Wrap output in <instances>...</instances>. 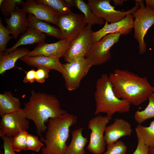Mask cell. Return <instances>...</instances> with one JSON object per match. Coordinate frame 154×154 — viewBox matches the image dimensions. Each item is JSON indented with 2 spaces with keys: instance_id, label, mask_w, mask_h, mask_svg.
Returning <instances> with one entry per match:
<instances>
[{
  "instance_id": "6da1fadb",
  "label": "cell",
  "mask_w": 154,
  "mask_h": 154,
  "mask_svg": "<svg viewBox=\"0 0 154 154\" xmlns=\"http://www.w3.org/2000/svg\"><path fill=\"white\" fill-rule=\"evenodd\" d=\"M109 77L116 96L131 104L139 106L154 93V86L146 77H140L128 70L116 69Z\"/></svg>"
},
{
  "instance_id": "7a4b0ae2",
  "label": "cell",
  "mask_w": 154,
  "mask_h": 154,
  "mask_svg": "<svg viewBox=\"0 0 154 154\" xmlns=\"http://www.w3.org/2000/svg\"><path fill=\"white\" fill-rule=\"evenodd\" d=\"M23 110L26 117L34 122L37 134L40 136L46 131L45 124L50 119L67 113L61 108L59 100L54 95L34 90L31 91L29 101L25 103Z\"/></svg>"
},
{
  "instance_id": "3957f363",
  "label": "cell",
  "mask_w": 154,
  "mask_h": 154,
  "mask_svg": "<svg viewBox=\"0 0 154 154\" xmlns=\"http://www.w3.org/2000/svg\"><path fill=\"white\" fill-rule=\"evenodd\" d=\"M77 119L76 116L68 113L50 119L44 137L40 139L45 145L41 154H65L70 128L76 124Z\"/></svg>"
},
{
  "instance_id": "277c9868",
  "label": "cell",
  "mask_w": 154,
  "mask_h": 154,
  "mask_svg": "<svg viewBox=\"0 0 154 154\" xmlns=\"http://www.w3.org/2000/svg\"><path fill=\"white\" fill-rule=\"evenodd\" d=\"M94 99V115L105 113L110 120L116 113H126L130 110L131 104L115 95L109 76L106 74H102L96 81Z\"/></svg>"
},
{
  "instance_id": "5b68a950",
  "label": "cell",
  "mask_w": 154,
  "mask_h": 154,
  "mask_svg": "<svg viewBox=\"0 0 154 154\" xmlns=\"http://www.w3.org/2000/svg\"><path fill=\"white\" fill-rule=\"evenodd\" d=\"M139 8L132 14L134 18L133 24L134 38L137 41L139 52L144 54L146 51L144 37L149 29L154 24V11L146 8L143 0H136Z\"/></svg>"
},
{
  "instance_id": "8992f818",
  "label": "cell",
  "mask_w": 154,
  "mask_h": 154,
  "mask_svg": "<svg viewBox=\"0 0 154 154\" xmlns=\"http://www.w3.org/2000/svg\"><path fill=\"white\" fill-rule=\"evenodd\" d=\"M62 74L66 86L69 91L77 89L83 78L86 76L92 65L86 57H78L70 62L63 64Z\"/></svg>"
},
{
  "instance_id": "52a82bcc",
  "label": "cell",
  "mask_w": 154,
  "mask_h": 154,
  "mask_svg": "<svg viewBox=\"0 0 154 154\" xmlns=\"http://www.w3.org/2000/svg\"><path fill=\"white\" fill-rule=\"evenodd\" d=\"M110 0H88V4L93 13L98 17L110 23L121 20L129 14H132L139 8V3L135 1V6L125 11L116 10L110 4Z\"/></svg>"
},
{
  "instance_id": "ba28073f",
  "label": "cell",
  "mask_w": 154,
  "mask_h": 154,
  "mask_svg": "<svg viewBox=\"0 0 154 154\" xmlns=\"http://www.w3.org/2000/svg\"><path fill=\"white\" fill-rule=\"evenodd\" d=\"M110 121L106 116L99 115L90 119L88 127L91 131L88 151L93 154H102L105 150L106 145L104 139L105 131Z\"/></svg>"
},
{
  "instance_id": "9c48e42d",
  "label": "cell",
  "mask_w": 154,
  "mask_h": 154,
  "mask_svg": "<svg viewBox=\"0 0 154 154\" xmlns=\"http://www.w3.org/2000/svg\"><path fill=\"white\" fill-rule=\"evenodd\" d=\"M92 26L87 24L78 36L70 43L64 57L70 62L79 57H86L93 45Z\"/></svg>"
},
{
  "instance_id": "30bf717a",
  "label": "cell",
  "mask_w": 154,
  "mask_h": 154,
  "mask_svg": "<svg viewBox=\"0 0 154 154\" xmlns=\"http://www.w3.org/2000/svg\"><path fill=\"white\" fill-rule=\"evenodd\" d=\"M121 35L119 33L108 34L98 42L94 43L86 57L92 66L102 65L110 59V48L118 42Z\"/></svg>"
},
{
  "instance_id": "8fae6325",
  "label": "cell",
  "mask_w": 154,
  "mask_h": 154,
  "mask_svg": "<svg viewBox=\"0 0 154 154\" xmlns=\"http://www.w3.org/2000/svg\"><path fill=\"white\" fill-rule=\"evenodd\" d=\"M29 121L26 117L23 109L1 117L0 123V137H13L21 131H27Z\"/></svg>"
},
{
  "instance_id": "7c38bea8",
  "label": "cell",
  "mask_w": 154,
  "mask_h": 154,
  "mask_svg": "<svg viewBox=\"0 0 154 154\" xmlns=\"http://www.w3.org/2000/svg\"><path fill=\"white\" fill-rule=\"evenodd\" d=\"M86 24L83 15L72 12L60 17L58 26L64 38L71 42L78 36Z\"/></svg>"
},
{
  "instance_id": "4fadbf2b",
  "label": "cell",
  "mask_w": 154,
  "mask_h": 154,
  "mask_svg": "<svg viewBox=\"0 0 154 154\" xmlns=\"http://www.w3.org/2000/svg\"><path fill=\"white\" fill-rule=\"evenodd\" d=\"M133 22L132 14L127 15L123 19L117 22L108 24L106 22L102 28L92 32L93 43L98 42L109 34L119 33L123 35H128L131 32L133 29Z\"/></svg>"
},
{
  "instance_id": "5bb4252c",
  "label": "cell",
  "mask_w": 154,
  "mask_h": 154,
  "mask_svg": "<svg viewBox=\"0 0 154 154\" xmlns=\"http://www.w3.org/2000/svg\"><path fill=\"white\" fill-rule=\"evenodd\" d=\"M70 42L64 38L52 43H47L43 42L38 44L34 50L30 51L26 56H43L60 58L64 57Z\"/></svg>"
},
{
  "instance_id": "9a60e30c",
  "label": "cell",
  "mask_w": 154,
  "mask_h": 154,
  "mask_svg": "<svg viewBox=\"0 0 154 154\" xmlns=\"http://www.w3.org/2000/svg\"><path fill=\"white\" fill-rule=\"evenodd\" d=\"M22 8L27 13L33 15L37 19L58 26L60 16L48 7L37 3L36 0L24 1Z\"/></svg>"
},
{
  "instance_id": "2e32d148",
  "label": "cell",
  "mask_w": 154,
  "mask_h": 154,
  "mask_svg": "<svg viewBox=\"0 0 154 154\" xmlns=\"http://www.w3.org/2000/svg\"><path fill=\"white\" fill-rule=\"evenodd\" d=\"M133 129L131 125L124 119L116 118L111 124L107 126L104 139L107 145L115 143L121 138L130 136Z\"/></svg>"
},
{
  "instance_id": "e0dca14e",
  "label": "cell",
  "mask_w": 154,
  "mask_h": 154,
  "mask_svg": "<svg viewBox=\"0 0 154 154\" xmlns=\"http://www.w3.org/2000/svg\"><path fill=\"white\" fill-rule=\"evenodd\" d=\"M27 14L22 8L17 6L9 17L5 18L6 27L15 39H17L19 35L23 34L28 29Z\"/></svg>"
},
{
  "instance_id": "ac0fdd59",
  "label": "cell",
  "mask_w": 154,
  "mask_h": 154,
  "mask_svg": "<svg viewBox=\"0 0 154 154\" xmlns=\"http://www.w3.org/2000/svg\"><path fill=\"white\" fill-rule=\"evenodd\" d=\"M21 60L28 66L38 68H42L49 70L57 71L62 74L64 69L63 64L59 58L43 56H26L21 58Z\"/></svg>"
},
{
  "instance_id": "d6986e66",
  "label": "cell",
  "mask_w": 154,
  "mask_h": 154,
  "mask_svg": "<svg viewBox=\"0 0 154 154\" xmlns=\"http://www.w3.org/2000/svg\"><path fill=\"white\" fill-rule=\"evenodd\" d=\"M27 18L28 27L58 39H64L59 29L51 25L47 22L37 19L30 13H28Z\"/></svg>"
},
{
  "instance_id": "ffe728a7",
  "label": "cell",
  "mask_w": 154,
  "mask_h": 154,
  "mask_svg": "<svg viewBox=\"0 0 154 154\" xmlns=\"http://www.w3.org/2000/svg\"><path fill=\"white\" fill-rule=\"evenodd\" d=\"M46 39V34L39 33L28 27L27 30L21 36L17 42L11 48H6L5 51L1 54H8L21 45L38 44L44 42Z\"/></svg>"
},
{
  "instance_id": "44dd1931",
  "label": "cell",
  "mask_w": 154,
  "mask_h": 154,
  "mask_svg": "<svg viewBox=\"0 0 154 154\" xmlns=\"http://www.w3.org/2000/svg\"><path fill=\"white\" fill-rule=\"evenodd\" d=\"M30 51L27 48H20L8 54L0 55V74L13 68L18 60L27 56Z\"/></svg>"
},
{
  "instance_id": "7402d4cb",
  "label": "cell",
  "mask_w": 154,
  "mask_h": 154,
  "mask_svg": "<svg viewBox=\"0 0 154 154\" xmlns=\"http://www.w3.org/2000/svg\"><path fill=\"white\" fill-rule=\"evenodd\" d=\"M83 128L80 127L72 131L71 140L65 154H85L84 148L88 139L83 135Z\"/></svg>"
},
{
  "instance_id": "603a6c76",
  "label": "cell",
  "mask_w": 154,
  "mask_h": 154,
  "mask_svg": "<svg viewBox=\"0 0 154 154\" xmlns=\"http://www.w3.org/2000/svg\"><path fill=\"white\" fill-rule=\"evenodd\" d=\"M20 100L13 96L10 91L0 94V116L16 112L20 108Z\"/></svg>"
},
{
  "instance_id": "cb8c5ba5",
  "label": "cell",
  "mask_w": 154,
  "mask_h": 154,
  "mask_svg": "<svg viewBox=\"0 0 154 154\" xmlns=\"http://www.w3.org/2000/svg\"><path fill=\"white\" fill-rule=\"evenodd\" d=\"M137 140L143 142L150 148L154 147V120L148 127L139 124L135 128Z\"/></svg>"
},
{
  "instance_id": "d4e9b609",
  "label": "cell",
  "mask_w": 154,
  "mask_h": 154,
  "mask_svg": "<svg viewBox=\"0 0 154 154\" xmlns=\"http://www.w3.org/2000/svg\"><path fill=\"white\" fill-rule=\"evenodd\" d=\"M76 6L83 14L86 23L92 25H102L104 24L103 19L96 16L92 12L88 4L82 0H75Z\"/></svg>"
},
{
  "instance_id": "484cf974",
  "label": "cell",
  "mask_w": 154,
  "mask_h": 154,
  "mask_svg": "<svg viewBox=\"0 0 154 154\" xmlns=\"http://www.w3.org/2000/svg\"><path fill=\"white\" fill-rule=\"evenodd\" d=\"M38 3L45 5L60 17L72 12L70 7L63 0H36Z\"/></svg>"
},
{
  "instance_id": "4316f807",
  "label": "cell",
  "mask_w": 154,
  "mask_h": 154,
  "mask_svg": "<svg viewBox=\"0 0 154 154\" xmlns=\"http://www.w3.org/2000/svg\"><path fill=\"white\" fill-rule=\"evenodd\" d=\"M148 100V104L143 110L137 111L135 113L134 119L139 124H141L147 119L154 118V93L150 95Z\"/></svg>"
},
{
  "instance_id": "83f0119b",
  "label": "cell",
  "mask_w": 154,
  "mask_h": 154,
  "mask_svg": "<svg viewBox=\"0 0 154 154\" xmlns=\"http://www.w3.org/2000/svg\"><path fill=\"white\" fill-rule=\"evenodd\" d=\"M28 133L27 131H21L18 134L12 137V145L15 152L27 151L26 138Z\"/></svg>"
},
{
  "instance_id": "f1b7e54d",
  "label": "cell",
  "mask_w": 154,
  "mask_h": 154,
  "mask_svg": "<svg viewBox=\"0 0 154 154\" xmlns=\"http://www.w3.org/2000/svg\"><path fill=\"white\" fill-rule=\"evenodd\" d=\"M24 1L21 0H4L0 7L2 14L5 17L10 16L17 7L22 5Z\"/></svg>"
},
{
  "instance_id": "f546056e",
  "label": "cell",
  "mask_w": 154,
  "mask_h": 154,
  "mask_svg": "<svg viewBox=\"0 0 154 154\" xmlns=\"http://www.w3.org/2000/svg\"><path fill=\"white\" fill-rule=\"evenodd\" d=\"M44 146V144L36 136L27 133L26 138L27 150L38 152Z\"/></svg>"
},
{
  "instance_id": "4dcf8cb0",
  "label": "cell",
  "mask_w": 154,
  "mask_h": 154,
  "mask_svg": "<svg viewBox=\"0 0 154 154\" xmlns=\"http://www.w3.org/2000/svg\"><path fill=\"white\" fill-rule=\"evenodd\" d=\"M9 30L3 25L2 19L0 20V54H2L6 50V46L8 42L12 38L10 36Z\"/></svg>"
},
{
  "instance_id": "1f68e13d",
  "label": "cell",
  "mask_w": 154,
  "mask_h": 154,
  "mask_svg": "<svg viewBox=\"0 0 154 154\" xmlns=\"http://www.w3.org/2000/svg\"><path fill=\"white\" fill-rule=\"evenodd\" d=\"M107 150L102 154H125L127 147L122 141H118L112 144L107 145Z\"/></svg>"
},
{
  "instance_id": "d6a6232c",
  "label": "cell",
  "mask_w": 154,
  "mask_h": 154,
  "mask_svg": "<svg viewBox=\"0 0 154 154\" xmlns=\"http://www.w3.org/2000/svg\"><path fill=\"white\" fill-rule=\"evenodd\" d=\"M1 138L3 141L4 154H18L15 152L12 146L11 141L12 137L3 136Z\"/></svg>"
},
{
  "instance_id": "836d02e7",
  "label": "cell",
  "mask_w": 154,
  "mask_h": 154,
  "mask_svg": "<svg viewBox=\"0 0 154 154\" xmlns=\"http://www.w3.org/2000/svg\"><path fill=\"white\" fill-rule=\"evenodd\" d=\"M49 70L42 68H38L36 72L35 81L38 83H44L49 76Z\"/></svg>"
},
{
  "instance_id": "e575fe53",
  "label": "cell",
  "mask_w": 154,
  "mask_h": 154,
  "mask_svg": "<svg viewBox=\"0 0 154 154\" xmlns=\"http://www.w3.org/2000/svg\"><path fill=\"white\" fill-rule=\"evenodd\" d=\"M137 141V147L132 154H148L150 148L142 141Z\"/></svg>"
},
{
  "instance_id": "d590c367",
  "label": "cell",
  "mask_w": 154,
  "mask_h": 154,
  "mask_svg": "<svg viewBox=\"0 0 154 154\" xmlns=\"http://www.w3.org/2000/svg\"><path fill=\"white\" fill-rule=\"evenodd\" d=\"M36 72V70L34 69H31L26 72L25 76L23 80V82L25 83H33L35 80Z\"/></svg>"
},
{
  "instance_id": "8d00e7d4",
  "label": "cell",
  "mask_w": 154,
  "mask_h": 154,
  "mask_svg": "<svg viewBox=\"0 0 154 154\" xmlns=\"http://www.w3.org/2000/svg\"><path fill=\"white\" fill-rule=\"evenodd\" d=\"M146 7L154 11V0H145Z\"/></svg>"
},
{
  "instance_id": "74e56055",
  "label": "cell",
  "mask_w": 154,
  "mask_h": 154,
  "mask_svg": "<svg viewBox=\"0 0 154 154\" xmlns=\"http://www.w3.org/2000/svg\"><path fill=\"white\" fill-rule=\"evenodd\" d=\"M64 1L70 7L76 6L75 0H65Z\"/></svg>"
},
{
  "instance_id": "f35d334b",
  "label": "cell",
  "mask_w": 154,
  "mask_h": 154,
  "mask_svg": "<svg viewBox=\"0 0 154 154\" xmlns=\"http://www.w3.org/2000/svg\"><path fill=\"white\" fill-rule=\"evenodd\" d=\"M114 5L115 6L122 5H123V2L127 1V0H112Z\"/></svg>"
},
{
  "instance_id": "ab89813d",
  "label": "cell",
  "mask_w": 154,
  "mask_h": 154,
  "mask_svg": "<svg viewBox=\"0 0 154 154\" xmlns=\"http://www.w3.org/2000/svg\"><path fill=\"white\" fill-rule=\"evenodd\" d=\"M148 154H154V147L150 148Z\"/></svg>"
},
{
  "instance_id": "60d3db41",
  "label": "cell",
  "mask_w": 154,
  "mask_h": 154,
  "mask_svg": "<svg viewBox=\"0 0 154 154\" xmlns=\"http://www.w3.org/2000/svg\"><path fill=\"white\" fill-rule=\"evenodd\" d=\"M4 0H0V6L1 5L2 3L3 2Z\"/></svg>"
},
{
  "instance_id": "b9f144b4",
  "label": "cell",
  "mask_w": 154,
  "mask_h": 154,
  "mask_svg": "<svg viewBox=\"0 0 154 154\" xmlns=\"http://www.w3.org/2000/svg\"><path fill=\"white\" fill-rule=\"evenodd\" d=\"M28 154H36L35 153H30Z\"/></svg>"
}]
</instances>
